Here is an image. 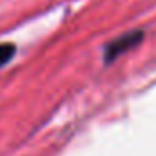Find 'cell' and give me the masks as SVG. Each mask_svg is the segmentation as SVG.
I'll return each mask as SVG.
<instances>
[{
  "mask_svg": "<svg viewBox=\"0 0 156 156\" xmlns=\"http://www.w3.org/2000/svg\"><path fill=\"white\" fill-rule=\"evenodd\" d=\"M141 41H143V31L141 30H132V31H127V33L119 35L114 41L107 42L105 50H103V61H105V64L114 62L118 57H121L123 53H127L132 48H136Z\"/></svg>",
  "mask_w": 156,
  "mask_h": 156,
  "instance_id": "1",
  "label": "cell"
},
{
  "mask_svg": "<svg viewBox=\"0 0 156 156\" xmlns=\"http://www.w3.org/2000/svg\"><path fill=\"white\" fill-rule=\"evenodd\" d=\"M17 53V46L13 42H0V68L8 64Z\"/></svg>",
  "mask_w": 156,
  "mask_h": 156,
  "instance_id": "2",
  "label": "cell"
}]
</instances>
